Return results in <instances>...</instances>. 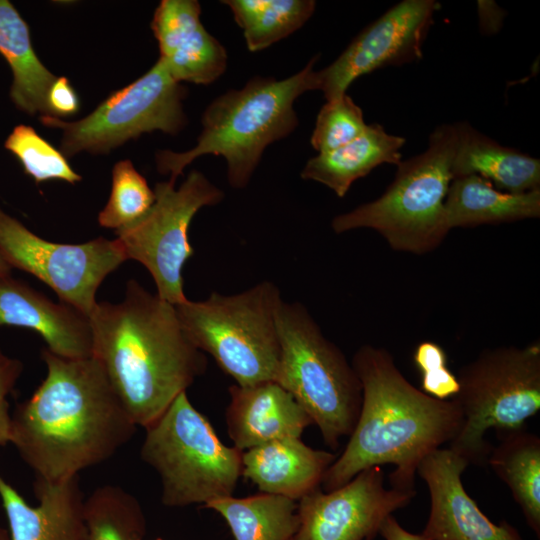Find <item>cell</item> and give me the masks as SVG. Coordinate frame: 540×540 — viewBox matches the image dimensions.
<instances>
[{"label":"cell","mask_w":540,"mask_h":540,"mask_svg":"<svg viewBox=\"0 0 540 540\" xmlns=\"http://www.w3.org/2000/svg\"><path fill=\"white\" fill-rule=\"evenodd\" d=\"M47 373L11 413L10 443L36 478L61 481L112 457L136 425L94 358L42 350Z\"/></svg>","instance_id":"cell-1"},{"label":"cell","mask_w":540,"mask_h":540,"mask_svg":"<svg viewBox=\"0 0 540 540\" xmlns=\"http://www.w3.org/2000/svg\"><path fill=\"white\" fill-rule=\"evenodd\" d=\"M351 364L362 386L361 409L345 449L326 470L321 486L329 492L365 469L393 464L391 487L414 491L422 459L460 431V406L454 397L439 400L413 386L384 348L363 345Z\"/></svg>","instance_id":"cell-2"},{"label":"cell","mask_w":540,"mask_h":540,"mask_svg":"<svg viewBox=\"0 0 540 540\" xmlns=\"http://www.w3.org/2000/svg\"><path fill=\"white\" fill-rule=\"evenodd\" d=\"M89 318L92 357L136 426L154 422L207 368L175 306L134 279L120 302H97Z\"/></svg>","instance_id":"cell-3"},{"label":"cell","mask_w":540,"mask_h":540,"mask_svg":"<svg viewBox=\"0 0 540 540\" xmlns=\"http://www.w3.org/2000/svg\"><path fill=\"white\" fill-rule=\"evenodd\" d=\"M317 58L288 78L256 76L243 88L214 99L202 115L196 145L184 152L158 151V172L170 175L169 181L175 183L198 157L219 155L227 162L229 184L236 189L246 187L266 147L288 136L298 125L296 99L306 91L319 90L317 71L313 69Z\"/></svg>","instance_id":"cell-4"},{"label":"cell","mask_w":540,"mask_h":540,"mask_svg":"<svg viewBox=\"0 0 540 540\" xmlns=\"http://www.w3.org/2000/svg\"><path fill=\"white\" fill-rule=\"evenodd\" d=\"M457 146L456 126H438L426 151L397 164L385 192L374 201L334 217L335 233L359 228L378 232L395 251L423 255L438 248L449 230L444 203Z\"/></svg>","instance_id":"cell-5"},{"label":"cell","mask_w":540,"mask_h":540,"mask_svg":"<svg viewBox=\"0 0 540 540\" xmlns=\"http://www.w3.org/2000/svg\"><path fill=\"white\" fill-rule=\"evenodd\" d=\"M277 329L281 354L275 381L307 412L325 444L338 448L361 409L362 386L352 364L299 302L282 301Z\"/></svg>","instance_id":"cell-6"},{"label":"cell","mask_w":540,"mask_h":540,"mask_svg":"<svg viewBox=\"0 0 540 540\" xmlns=\"http://www.w3.org/2000/svg\"><path fill=\"white\" fill-rule=\"evenodd\" d=\"M278 287L263 281L233 295L212 292L203 301L175 306L191 342L211 355L237 385L275 381L280 362Z\"/></svg>","instance_id":"cell-7"},{"label":"cell","mask_w":540,"mask_h":540,"mask_svg":"<svg viewBox=\"0 0 540 540\" xmlns=\"http://www.w3.org/2000/svg\"><path fill=\"white\" fill-rule=\"evenodd\" d=\"M145 430L140 457L158 473L165 506H204L232 496L242 475L243 451L219 439L186 392Z\"/></svg>","instance_id":"cell-8"},{"label":"cell","mask_w":540,"mask_h":540,"mask_svg":"<svg viewBox=\"0 0 540 540\" xmlns=\"http://www.w3.org/2000/svg\"><path fill=\"white\" fill-rule=\"evenodd\" d=\"M454 396L463 415L449 449L469 465H484L492 446L485 433L525 426L540 410V342L488 348L463 365Z\"/></svg>","instance_id":"cell-9"},{"label":"cell","mask_w":540,"mask_h":540,"mask_svg":"<svg viewBox=\"0 0 540 540\" xmlns=\"http://www.w3.org/2000/svg\"><path fill=\"white\" fill-rule=\"evenodd\" d=\"M187 90L158 60L145 74L114 91L86 117L67 122L44 115V126L62 131L61 153L104 154L144 133L177 134L187 124L183 100Z\"/></svg>","instance_id":"cell-10"},{"label":"cell","mask_w":540,"mask_h":540,"mask_svg":"<svg viewBox=\"0 0 540 540\" xmlns=\"http://www.w3.org/2000/svg\"><path fill=\"white\" fill-rule=\"evenodd\" d=\"M150 210L133 224L115 231L125 260L141 263L151 274L162 300L176 306L187 300L182 270L194 254L188 229L195 214L222 201L224 193L207 177L192 170L179 188L171 181L154 188Z\"/></svg>","instance_id":"cell-11"},{"label":"cell","mask_w":540,"mask_h":540,"mask_svg":"<svg viewBox=\"0 0 540 540\" xmlns=\"http://www.w3.org/2000/svg\"><path fill=\"white\" fill-rule=\"evenodd\" d=\"M0 254L12 269L33 275L64 302L90 316L103 280L125 258L115 239L81 244L47 241L0 207Z\"/></svg>","instance_id":"cell-12"},{"label":"cell","mask_w":540,"mask_h":540,"mask_svg":"<svg viewBox=\"0 0 540 540\" xmlns=\"http://www.w3.org/2000/svg\"><path fill=\"white\" fill-rule=\"evenodd\" d=\"M416 491L386 488L380 466L358 473L339 488H320L298 503L295 540H372L387 517L410 503Z\"/></svg>","instance_id":"cell-13"},{"label":"cell","mask_w":540,"mask_h":540,"mask_svg":"<svg viewBox=\"0 0 540 540\" xmlns=\"http://www.w3.org/2000/svg\"><path fill=\"white\" fill-rule=\"evenodd\" d=\"M439 9L434 0H404L364 28L329 66L317 71L327 101L346 94L358 77L422 57V47Z\"/></svg>","instance_id":"cell-14"},{"label":"cell","mask_w":540,"mask_h":540,"mask_svg":"<svg viewBox=\"0 0 540 540\" xmlns=\"http://www.w3.org/2000/svg\"><path fill=\"white\" fill-rule=\"evenodd\" d=\"M468 462L451 449L426 455L417 473L427 484L430 513L420 534L424 540H522L507 521L494 524L468 495L461 476Z\"/></svg>","instance_id":"cell-15"},{"label":"cell","mask_w":540,"mask_h":540,"mask_svg":"<svg viewBox=\"0 0 540 540\" xmlns=\"http://www.w3.org/2000/svg\"><path fill=\"white\" fill-rule=\"evenodd\" d=\"M196 0H162L157 6L151 29L158 42L160 60L177 82L208 85L227 67L224 46L200 20Z\"/></svg>","instance_id":"cell-16"},{"label":"cell","mask_w":540,"mask_h":540,"mask_svg":"<svg viewBox=\"0 0 540 540\" xmlns=\"http://www.w3.org/2000/svg\"><path fill=\"white\" fill-rule=\"evenodd\" d=\"M36 331L52 353L71 359L92 357L90 318L64 302H54L12 275L0 278V326Z\"/></svg>","instance_id":"cell-17"},{"label":"cell","mask_w":540,"mask_h":540,"mask_svg":"<svg viewBox=\"0 0 540 540\" xmlns=\"http://www.w3.org/2000/svg\"><path fill=\"white\" fill-rule=\"evenodd\" d=\"M79 477L61 481L36 478L38 505H29L0 475V500L10 540H88Z\"/></svg>","instance_id":"cell-18"},{"label":"cell","mask_w":540,"mask_h":540,"mask_svg":"<svg viewBox=\"0 0 540 540\" xmlns=\"http://www.w3.org/2000/svg\"><path fill=\"white\" fill-rule=\"evenodd\" d=\"M226 410L228 435L243 451L268 442L300 438L312 419L296 399L276 381L229 388Z\"/></svg>","instance_id":"cell-19"},{"label":"cell","mask_w":540,"mask_h":540,"mask_svg":"<svg viewBox=\"0 0 540 540\" xmlns=\"http://www.w3.org/2000/svg\"><path fill=\"white\" fill-rule=\"evenodd\" d=\"M336 457L309 447L300 438L275 440L243 452L242 476L262 493L300 500L320 487Z\"/></svg>","instance_id":"cell-20"},{"label":"cell","mask_w":540,"mask_h":540,"mask_svg":"<svg viewBox=\"0 0 540 540\" xmlns=\"http://www.w3.org/2000/svg\"><path fill=\"white\" fill-rule=\"evenodd\" d=\"M455 126L453 178L474 174L490 181L497 189L514 194L540 189L539 159L500 145L468 123Z\"/></svg>","instance_id":"cell-21"},{"label":"cell","mask_w":540,"mask_h":540,"mask_svg":"<svg viewBox=\"0 0 540 540\" xmlns=\"http://www.w3.org/2000/svg\"><path fill=\"white\" fill-rule=\"evenodd\" d=\"M404 144L405 138L388 134L380 124L372 123L353 141L310 158L300 175L324 184L342 198L357 179L377 166L401 162Z\"/></svg>","instance_id":"cell-22"},{"label":"cell","mask_w":540,"mask_h":540,"mask_svg":"<svg viewBox=\"0 0 540 540\" xmlns=\"http://www.w3.org/2000/svg\"><path fill=\"white\" fill-rule=\"evenodd\" d=\"M445 222L456 227L501 224L540 216V189L514 194L497 189L490 181L471 174L454 178L445 203Z\"/></svg>","instance_id":"cell-23"},{"label":"cell","mask_w":540,"mask_h":540,"mask_svg":"<svg viewBox=\"0 0 540 540\" xmlns=\"http://www.w3.org/2000/svg\"><path fill=\"white\" fill-rule=\"evenodd\" d=\"M0 54L12 73L10 99L15 107L31 116L50 115L47 98L57 76L36 55L27 23L8 0H0Z\"/></svg>","instance_id":"cell-24"},{"label":"cell","mask_w":540,"mask_h":540,"mask_svg":"<svg viewBox=\"0 0 540 540\" xmlns=\"http://www.w3.org/2000/svg\"><path fill=\"white\" fill-rule=\"evenodd\" d=\"M487 463L508 486L529 527L540 536V438L525 426L498 431Z\"/></svg>","instance_id":"cell-25"},{"label":"cell","mask_w":540,"mask_h":540,"mask_svg":"<svg viewBox=\"0 0 540 540\" xmlns=\"http://www.w3.org/2000/svg\"><path fill=\"white\" fill-rule=\"evenodd\" d=\"M204 507L224 518L235 540H294L298 530V503L280 495L228 496Z\"/></svg>","instance_id":"cell-26"},{"label":"cell","mask_w":540,"mask_h":540,"mask_svg":"<svg viewBox=\"0 0 540 540\" xmlns=\"http://www.w3.org/2000/svg\"><path fill=\"white\" fill-rule=\"evenodd\" d=\"M243 30L248 50H263L301 28L314 13L313 0H224Z\"/></svg>","instance_id":"cell-27"},{"label":"cell","mask_w":540,"mask_h":540,"mask_svg":"<svg viewBox=\"0 0 540 540\" xmlns=\"http://www.w3.org/2000/svg\"><path fill=\"white\" fill-rule=\"evenodd\" d=\"M88 540H143L146 518L135 496L116 485L96 488L84 501Z\"/></svg>","instance_id":"cell-28"},{"label":"cell","mask_w":540,"mask_h":540,"mask_svg":"<svg viewBox=\"0 0 540 540\" xmlns=\"http://www.w3.org/2000/svg\"><path fill=\"white\" fill-rule=\"evenodd\" d=\"M155 201L146 179L130 160L117 162L112 170L110 197L98 214L100 226L119 230L141 219Z\"/></svg>","instance_id":"cell-29"},{"label":"cell","mask_w":540,"mask_h":540,"mask_svg":"<svg viewBox=\"0 0 540 540\" xmlns=\"http://www.w3.org/2000/svg\"><path fill=\"white\" fill-rule=\"evenodd\" d=\"M4 148L18 159L25 173L36 183L61 180L75 184L82 179L61 151L28 125L14 127L4 142Z\"/></svg>","instance_id":"cell-30"},{"label":"cell","mask_w":540,"mask_h":540,"mask_svg":"<svg viewBox=\"0 0 540 540\" xmlns=\"http://www.w3.org/2000/svg\"><path fill=\"white\" fill-rule=\"evenodd\" d=\"M366 127L361 108L344 94L322 106L310 143L318 153L329 152L356 139Z\"/></svg>","instance_id":"cell-31"},{"label":"cell","mask_w":540,"mask_h":540,"mask_svg":"<svg viewBox=\"0 0 540 540\" xmlns=\"http://www.w3.org/2000/svg\"><path fill=\"white\" fill-rule=\"evenodd\" d=\"M413 360L421 373V390L436 399L448 400L459 391L457 376L447 367V355L436 342L422 341Z\"/></svg>","instance_id":"cell-32"},{"label":"cell","mask_w":540,"mask_h":540,"mask_svg":"<svg viewBox=\"0 0 540 540\" xmlns=\"http://www.w3.org/2000/svg\"><path fill=\"white\" fill-rule=\"evenodd\" d=\"M23 371V363L0 349V446L10 443L11 413L8 396L12 393Z\"/></svg>","instance_id":"cell-33"},{"label":"cell","mask_w":540,"mask_h":540,"mask_svg":"<svg viewBox=\"0 0 540 540\" xmlns=\"http://www.w3.org/2000/svg\"><path fill=\"white\" fill-rule=\"evenodd\" d=\"M51 116L69 117L79 111V97L66 77H57L51 86L47 98Z\"/></svg>","instance_id":"cell-34"},{"label":"cell","mask_w":540,"mask_h":540,"mask_svg":"<svg viewBox=\"0 0 540 540\" xmlns=\"http://www.w3.org/2000/svg\"><path fill=\"white\" fill-rule=\"evenodd\" d=\"M478 8L481 28L487 32H496L503 19V11L491 1H479Z\"/></svg>","instance_id":"cell-35"},{"label":"cell","mask_w":540,"mask_h":540,"mask_svg":"<svg viewBox=\"0 0 540 540\" xmlns=\"http://www.w3.org/2000/svg\"><path fill=\"white\" fill-rule=\"evenodd\" d=\"M379 534L385 540H424L420 534L405 530L392 515L386 518Z\"/></svg>","instance_id":"cell-36"},{"label":"cell","mask_w":540,"mask_h":540,"mask_svg":"<svg viewBox=\"0 0 540 540\" xmlns=\"http://www.w3.org/2000/svg\"><path fill=\"white\" fill-rule=\"evenodd\" d=\"M12 268L7 264L0 254V278L11 275Z\"/></svg>","instance_id":"cell-37"},{"label":"cell","mask_w":540,"mask_h":540,"mask_svg":"<svg viewBox=\"0 0 540 540\" xmlns=\"http://www.w3.org/2000/svg\"><path fill=\"white\" fill-rule=\"evenodd\" d=\"M0 540H10L8 530L0 525Z\"/></svg>","instance_id":"cell-38"},{"label":"cell","mask_w":540,"mask_h":540,"mask_svg":"<svg viewBox=\"0 0 540 540\" xmlns=\"http://www.w3.org/2000/svg\"><path fill=\"white\" fill-rule=\"evenodd\" d=\"M143 540H144V539H143ZM155 540H163V539H161V538H157V539H155Z\"/></svg>","instance_id":"cell-39"},{"label":"cell","mask_w":540,"mask_h":540,"mask_svg":"<svg viewBox=\"0 0 540 540\" xmlns=\"http://www.w3.org/2000/svg\"><path fill=\"white\" fill-rule=\"evenodd\" d=\"M295 540V539H294Z\"/></svg>","instance_id":"cell-40"}]
</instances>
